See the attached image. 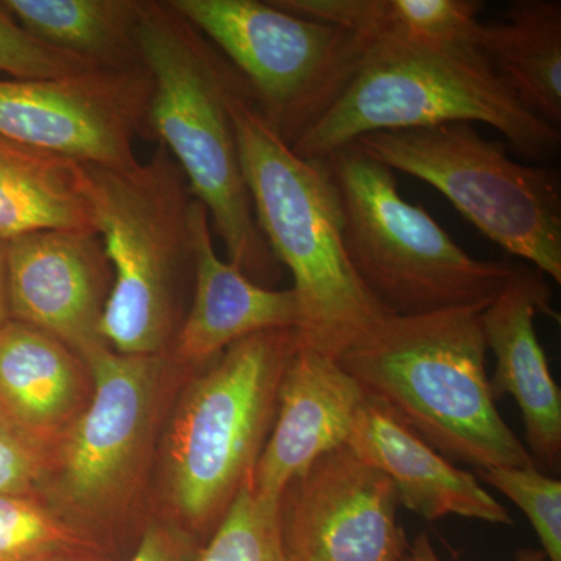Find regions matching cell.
<instances>
[{
    "mask_svg": "<svg viewBox=\"0 0 561 561\" xmlns=\"http://www.w3.org/2000/svg\"><path fill=\"white\" fill-rule=\"evenodd\" d=\"M136 41L153 81L150 139L172 154L208 210L228 262L273 289L283 267L257 227L231 116L232 101L249 84L168 0H139Z\"/></svg>",
    "mask_w": 561,
    "mask_h": 561,
    "instance_id": "1",
    "label": "cell"
},
{
    "mask_svg": "<svg viewBox=\"0 0 561 561\" xmlns=\"http://www.w3.org/2000/svg\"><path fill=\"white\" fill-rule=\"evenodd\" d=\"M231 116L257 227L294 278L301 342L339 359L390 313L351 264L330 169L298 157L262 117L251 91L232 101Z\"/></svg>",
    "mask_w": 561,
    "mask_h": 561,
    "instance_id": "2",
    "label": "cell"
},
{
    "mask_svg": "<svg viewBox=\"0 0 561 561\" xmlns=\"http://www.w3.org/2000/svg\"><path fill=\"white\" fill-rule=\"evenodd\" d=\"M483 309L387 317L339 364L446 459L478 471L537 465L491 393Z\"/></svg>",
    "mask_w": 561,
    "mask_h": 561,
    "instance_id": "3",
    "label": "cell"
},
{
    "mask_svg": "<svg viewBox=\"0 0 561 561\" xmlns=\"http://www.w3.org/2000/svg\"><path fill=\"white\" fill-rule=\"evenodd\" d=\"M489 125L526 160L559 154L560 128L524 108L476 47L373 43L335 105L291 150L323 160L379 131Z\"/></svg>",
    "mask_w": 561,
    "mask_h": 561,
    "instance_id": "4",
    "label": "cell"
},
{
    "mask_svg": "<svg viewBox=\"0 0 561 561\" xmlns=\"http://www.w3.org/2000/svg\"><path fill=\"white\" fill-rule=\"evenodd\" d=\"M92 224L113 271L101 335L117 353L162 354L181 324L179 289L194 279L186 176L164 147L125 168L81 164Z\"/></svg>",
    "mask_w": 561,
    "mask_h": 561,
    "instance_id": "5",
    "label": "cell"
},
{
    "mask_svg": "<svg viewBox=\"0 0 561 561\" xmlns=\"http://www.w3.org/2000/svg\"><path fill=\"white\" fill-rule=\"evenodd\" d=\"M297 330L250 335L187 387L165 442V486L181 529L209 535L249 481L275 420Z\"/></svg>",
    "mask_w": 561,
    "mask_h": 561,
    "instance_id": "6",
    "label": "cell"
},
{
    "mask_svg": "<svg viewBox=\"0 0 561 561\" xmlns=\"http://www.w3.org/2000/svg\"><path fill=\"white\" fill-rule=\"evenodd\" d=\"M337 187L354 271L390 316L486 308L515 267L460 249L398 190L393 171L353 146L323 158Z\"/></svg>",
    "mask_w": 561,
    "mask_h": 561,
    "instance_id": "7",
    "label": "cell"
},
{
    "mask_svg": "<svg viewBox=\"0 0 561 561\" xmlns=\"http://www.w3.org/2000/svg\"><path fill=\"white\" fill-rule=\"evenodd\" d=\"M351 146L440 191L482 234L561 283V179L471 124L371 133ZM350 147V146H348Z\"/></svg>",
    "mask_w": 561,
    "mask_h": 561,
    "instance_id": "8",
    "label": "cell"
},
{
    "mask_svg": "<svg viewBox=\"0 0 561 561\" xmlns=\"http://www.w3.org/2000/svg\"><path fill=\"white\" fill-rule=\"evenodd\" d=\"M249 84L272 130L294 147L341 99L373 41L271 0H168Z\"/></svg>",
    "mask_w": 561,
    "mask_h": 561,
    "instance_id": "9",
    "label": "cell"
},
{
    "mask_svg": "<svg viewBox=\"0 0 561 561\" xmlns=\"http://www.w3.org/2000/svg\"><path fill=\"white\" fill-rule=\"evenodd\" d=\"M149 70L91 69L57 79H0V136L79 164L125 168L149 138Z\"/></svg>",
    "mask_w": 561,
    "mask_h": 561,
    "instance_id": "10",
    "label": "cell"
},
{
    "mask_svg": "<svg viewBox=\"0 0 561 561\" xmlns=\"http://www.w3.org/2000/svg\"><path fill=\"white\" fill-rule=\"evenodd\" d=\"M90 404L61 435L58 496L79 518L99 519L130 489L149 438L164 359L101 346L83 359Z\"/></svg>",
    "mask_w": 561,
    "mask_h": 561,
    "instance_id": "11",
    "label": "cell"
},
{
    "mask_svg": "<svg viewBox=\"0 0 561 561\" xmlns=\"http://www.w3.org/2000/svg\"><path fill=\"white\" fill-rule=\"evenodd\" d=\"M393 482L348 445L323 454L280 494V537L289 561H402Z\"/></svg>",
    "mask_w": 561,
    "mask_h": 561,
    "instance_id": "12",
    "label": "cell"
},
{
    "mask_svg": "<svg viewBox=\"0 0 561 561\" xmlns=\"http://www.w3.org/2000/svg\"><path fill=\"white\" fill-rule=\"evenodd\" d=\"M111 286L95 231H36L9 241L10 319L57 339L81 362L106 345L101 320Z\"/></svg>",
    "mask_w": 561,
    "mask_h": 561,
    "instance_id": "13",
    "label": "cell"
},
{
    "mask_svg": "<svg viewBox=\"0 0 561 561\" xmlns=\"http://www.w3.org/2000/svg\"><path fill=\"white\" fill-rule=\"evenodd\" d=\"M364 400V387L337 359L301 342L280 378L275 420L251 472L254 494L278 504L313 461L348 445Z\"/></svg>",
    "mask_w": 561,
    "mask_h": 561,
    "instance_id": "14",
    "label": "cell"
},
{
    "mask_svg": "<svg viewBox=\"0 0 561 561\" xmlns=\"http://www.w3.org/2000/svg\"><path fill=\"white\" fill-rule=\"evenodd\" d=\"M552 291L535 268L515 267L501 294L483 309L486 350L493 351L490 379L494 400L508 394L526 426L527 451L535 463L557 470L561 459V391L535 330L537 313L556 317Z\"/></svg>",
    "mask_w": 561,
    "mask_h": 561,
    "instance_id": "15",
    "label": "cell"
},
{
    "mask_svg": "<svg viewBox=\"0 0 561 561\" xmlns=\"http://www.w3.org/2000/svg\"><path fill=\"white\" fill-rule=\"evenodd\" d=\"M194 294L172 342L181 365L201 367L216 360L234 343L272 330H297L300 306L291 289H271L217 256L208 210L192 203Z\"/></svg>",
    "mask_w": 561,
    "mask_h": 561,
    "instance_id": "16",
    "label": "cell"
},
{
    "mask_svg": "<svg viewBox=\"0 0 561 561\" xmlns=\"http://www.w3.org/2000/svg\"><path fill=\"white\" fill-rule=\"evenodd\" d=\"M348 446L393 482L401 505L426 522L457 515L513 524L511 512L483 489L478 476L459 470L367 391Z\"/></svg>",
    "mask_w": 561,
    "mask_h": 561,
    "instance_id": "17",
    "label": "cell"
},
{
    "mask_svg": "<svg viewBox=\"0 0 561 561\" xmlns=\"http://www.w3.org/2000/svg\"><path fill=\"white\" fill-rule=\"evenodd\" d=\"M83 362L46 332L0 327V420L46 449L83 408Z\"/></svg>",
    "mask_w": 561,
    "mask_h": 561,
    "instance_id": "18",
    "label": "cell"
},
{
    "mask_svg": "<svg viewBox=\"0 0 561 561\" xmlns=\"http://www.w3.org/2000/svg\"><path fill=\"white\" fill-rule=\"evenodd\" d=\"M478 49L524 108L560 128V0H513L504 20L483 24Z\"/></svg>",
    "mask_w": 561,
    "mask_h": 561,
    "instance_id": "19",
    "label": "cell"
},
{
    "mask_svg": "<svg viewBox=\"0 0 561 561\" xmlns=\"http://www.w3.org/2000/svg\"><path fill=\"white\" fill-rule=\"evenodd\" d=\"M95 231L81 164L0 136V236Z\"/></svg>",
    "mask_w": 561,
    "mask_h": 561,
    "instance_id": "20",
    "label": "cell"
},
{
    "mask_svg": "<svg viewBox=\"0 0 561 561\" xmlns=\"http://www.w3.org/2000/svg\"><path fill=\"white\" fill-rule=\"evenodd\" d=\"M272 5L330 22L378 43L465 46L478 49L483 22L479 0H271ZM479 50V49H478Z\"/></svg>",
    "mask_w": 561,
    "mask_h": 561,
    "instance_id": "21",
    "label": "cell"
},
{
    "mask_svg": "<svg viewBox=\"0 0 561 561\" xmlns=\"http://www.w3.org/2000/svg\"><path fill=\"white\" fill-rule=\"evenodd\" d=\"M139 0H3L24 31L99 69L139 68Z\"/></svg>",
    "mask_w": 561,
    "mask_h": 561,
    "instance_id": "22",
    "label": "cell"
},
{
    "mask_svg": "<svg viewBox=\"0 0 561 561\" xmlns=\"http://www.w3.org/2000/svg\"><path fill=\"white\" fill-rule=\"evenodd\" d=\"M90 552H105L90 530L32 493L0 494V561H54Z\"/></svg>",
    "mask_w": 561,
    "mask_h": 561,
    "instance_id": "23",
    "label": "cell"
},
{
    "mask_svg": "<svg viewBox=\"0 0 561 561\" xmlns=\"http://www.w3.org/2000/svg\"><path fill=\"white\" fill-rule=\"evenodd\" d=\"M192 561H289L278 504L257 497L249 479Z\"/></svg>",
    "mask_w": 561,
    "mask_h": 561,
    "instance_id": "24",
    "label": "cell"
},
{
    "mask_svg": "<svg viewBox=\"0 0 561 561\" xmlns=\"http://www.w3.org/2000/svg\"><path fill=\"white\" fill-rule=\"evenodd\" d=\"M479 478L507 496L527 516L548 561H561V482L529 467H494Z\"/></svg>",
    "mask_w": 561,
    "mask_h": 561,
    "instance_id": "25",
    "label": "cell"
},
{
    "mask_svg": "<svg viewBox=\"0 0 561 561\" xmlns=\"http://www.w3.org/2000/svg\"><path fill=\"white\" fill-rule=\"evenodd\" d=\"M99 69L24 31L0 5V72L9 79H57Z\"/></svg>",
    "mask_w": 561,
    "mask_h": 561,
    "instance_id": "26",
    "label": "cell"
},
{
    "mask_svg": "<svg viewBox=\"0 0 561 561\" xmlns=\"http://www.w3.org/2000/svg\"><path fill=\"white\" fill-rule=\"evenodd\" d=\"M47 471L46 449L0 420V494L32 493Z\"/></svg>",
    "mask_w": 561,
    "mask_h": 561,
    "instance_id": "27",
    "label": "cell"
},
{
    "mask_svg": "<svg viewBox=\"0 0 561 561\" xmlns=\"http://www.w3.org/2000/svg\"><path fill=\"white\" fill-rule=\"evenodd\" d=\"M197 551L190 531L175 524L151 523L127 561H192Z\"/></svg>",
    "mask_w": 561,
    "mask_h": 561,
    "instance_id": "28",
    "label": "cell"
},
{
    "mask_svg": "<svg viewBox=\"0 0 561 561\" xmlns=\"http://www.w3.org/2000/svg\"><path fill=\"white\" fill-rule=\"evenodd\" d=\"M402 561H443L435 552L430 535L426 531L415 537L412 545H409L408 553ZM513 561H548L541 549L524 548L516 553Z\"/></svg>",
    "mask_w": 561,
    "mask_h": 561,
    "instance_id": "29",
    "label": "cell"
},
{
    "mask_svg": "<svg viewBox=\"0 0 561 561\" xmlns=\"http://www.w3.org/2000/svg\"><path fill=\"white\" fill-rule=\"evenodd\" d=\"M9 320V239L0 236V327Z\"/></svg>",
    "mask_w": 561,
    "mask_h": 561,
    "instance_id": "30",
    "label": "cell"
},
{
    "mask_svg": "<svg viewBox=\"0 0 561 561\" xmlns=\"http://www.w3.org/2000/svg\"><path fill=\"white\" fill-rule=\"evenodd\" d=\"M54 561H114L106 552L79 553V556L66 557Z\"/></svg>",
    "mask_w": 561,
    "mask_h": 561,
    "instance_id": "31",
    "label": "cell"
}]
</instances>
